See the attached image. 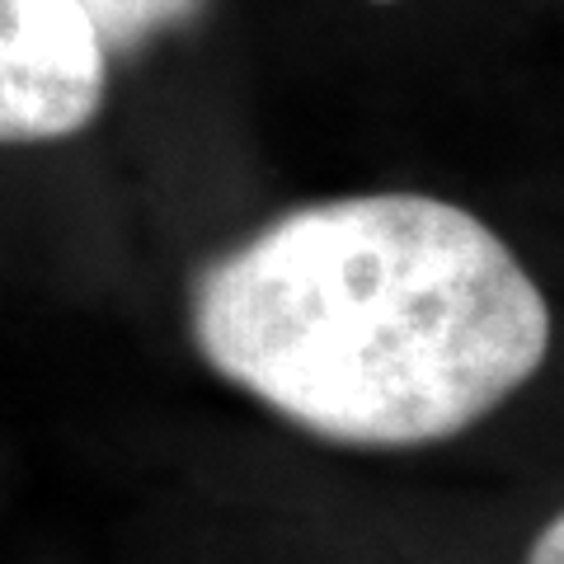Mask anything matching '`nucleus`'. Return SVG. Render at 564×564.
Masks as SVG:
<instances>
[{"label": "nucleus", "mask_w": 564, "mask_h": 564, "mask_svg": "<svg viewBox=\"0 0 564 564\" xmlns=\"http://www.w3.org/2000/svg\"><path fill=\"white\" fill-rule=\"evenodd\" d=\"M372 6H391V0H372Z\"/></svg>", "instance_id": "nucleus-5"}, {"label": "nucleus", "mask_w": 564, "mask_h": 564, "mask_svg": "<svg viewBox=\"0 0 564 564\" xmlns=\"http://www.w3.org/2000/svg\"><path fill=\"white\" fill-rule=\"evenodd\" d=\"M188 321L212 372L344 447L466 433L551 348L545 296L503 236L429 193L282 212L193 278Z\"/></svg>", "instance_id": "nucleus-1"}, {"label": "nucleus", "mask_w": 564, "mask_h": 564, "mask_svg": "<svg viewBox=\"0 0 564 564\" xmlns=\"http://www.w3.org/2000/svg\"><path fill=\"white\" fill-rule=\"evenodd\" d=\"M527 564H564V522H560V518H551V522H545L541 532H536Z\"/></svg>", "instance_id": "nucleus-4"}, {"label": "nucleus", "mask_w": 564, "mask_h": 564, "mask_svg": "<svg viewBox=\"0 0 564 564\" xmlns=\"http://www.w3.org/2000/svg\"><path fill=\"white\" fill-rule=\"evenodd\" d=\"M90 20L104 57H132L165 33L188 29L207 10V0H76Z\"/></svg>", "instance_id": "nucleus-3"}, {"label": "nucleus", "mask_w": 564, "mask_h": 564, "mask_svg": "<svg viewBox=\"0 0 564 564\" xmlns=\"http://www.w3.org/2000/svg\"><path fill=\"white\" fill-rule=\"evenodd\" d=\"M104 85L109 57L76 0H0V147L85 132Z\"/></svg>", "instance_id": "nucleus-2"}]
</instances>
